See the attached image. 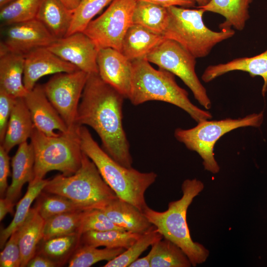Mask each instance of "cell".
Returning <instances> with one entry per match:
<instances>
[{
  "label": "cell",
  "mask_w": 267,
  "mask_h": 267,
  "mask_svg": "<svg viewBox=\"0 0 267 267\" xmlns=\"http://www.w3.org/2000/svg\"><path fill=\"white\" fill-rule=\"evenodd\" d=\"M81 234L74 233L42 240L36 254L42 255L54 262L57 267L68 262L81 245Z\"/></svg>",
  "instance_id": "26"
},
{
  "label": "cell",
  "mask_w": 267,
  "mask_h": 267,
  "mask_svg": "<svg viewBox=\"0 0 267 267\" xmlns=\"http://www.w3.org/2000/svg\"><path fill=\"white\" fill-rule=\"evenodd\" d=\"M34 208L44 220L67 212L84 210L66 197L43 191L37 197Z\"/></svg>",
  "instance_id": "35"
},
{
  "label": "cell",
  "mask_w": 267,
  "mask_h": 267,
  "mask_svg": "<svg viewBox=\"0 0 267 267\" xmlns=\"http://www.w3.org/2000/svg\"><path fill=\"white\" fill-rule=\"evenodd\" d=\"M252 0H211L206 5L197 6L205 12L209 11L222 16L225 20L219 25L221 30L233 27L242 31L249 19V8Z\"/></svg>",
  "instance_id": "24"
},
{
  "label": "cell",
  "mask_w": 267,
  "mask_h": 267,
  "mask_svg": "<svg viewBox=\"0 0 267 267\" xmlns=\"http://www.w3.org/2000/svg\"><path fill=\"white\" fill-rule=\"evenodd\" d=\"M42 0H15L1 7V25L7 27L36 18Z\"/></svg>",
  "instance_id": "33"
},
{
  "label": "cell",
  "mask_w": 267,
  "mask_h": 267,
  "mask_svg": "<svg viewBox=\"0 0 267 267\" xmlns=\"http://www.w3.org/2000/svg\"><path fill=\"white\" fill-rule=\"evenodd\" d=\"M113 0H80L74 10L71 25L66 36L76 32H83L94 17Z\"/></svg>",
  "instance_id": "36"
},
{
  "label": "cell",
  "mask_w": 267,
  "mask_h": 267,
  "mask_svg": "<svg viewBox=\"0 0 267 267\" xmlns=\"http://www.w3.org/2000/svg\"><path fill=\"white\" fill-rule=\"evenodd\" d=\"M14 0H0V7L4 6Z\"/></svg>",
  "instance_id": "47"
},
{
  "label": "cell",
  "mask_w": 267,
  "mask_h": 267,
  "mask_svg": "<svg viewBox=\"0 0 267 267\" xmlns=\"http://www.w3.org/2000/svg\"><path fill=\"white\" fill-rule=\"evenodd\" d=\"M96 62L100 78L125 99H129L132 87V61L120 51L106 47L98 49Z\"/></svg>",
  "instance_id": "14"
},
{
  "label": "cell",
  "mask_w": 267,
  "mask_h": 267,
  "mask_svg": "<svg viewBox=\"0 0 267 267\" xmlns=\"http://www.w3.org/2000/svg\"><path fill=\"white\" fill-rule=\"evenodd\" d=\"M135 0H113L107 9L87 25L83 32L98 49L111 47L121 50L123 39L133 24Z\"/></svg>",
  "instance_id": "10"
},
{
  "label": "cell",
  "mask_w": 267,
  "mask_h": 267,
  "mask_svg": "<svg viewBox=\"0 0 267 267\" xmlns=\"http://www.w3.org/2000/svg\"><path fill=\"white\" fill-rule=\"evenodd\" d=\"M28 267H55L56 264L47 257L40 254L36 255L29 261Z\"/></svg>",
  "instance_id": "42"
},
{
  "label": "cell",
  "mask_w": 267,
  "mask_h": 267,
  "mask_svg": "<svg viewBox=\"0 0 267 267\" xmlns=\"http://www.w3.org/2000/svg\"><path fill=\"white\" fill-rule=\"evenodd\" d=\"M204 187L203 183L196 178L186 179L181 185L182 197L170 202L166 211L159 212L147 206L143 212L163 237L180 248L194 267L205 262L209 252L203 245L191 239L186 213L193 199L203 190Z\"/></svg>",
  "instance_id": "4"
},
{
  "label": "cell",
  "mask_w": 267,
  "mask_h": 267,
  "mask_svg": "<svg viewBox=\"0 0 267 267\" xmlns=\"http://www.w3.org/2000/svg\"><path fill=\"white\" fill-rule=\"evenodd\" d=\"M141 234L126 230L111 229L105 231H89L81 234L82 245L96 247L123 248L128 249Z\"/></svg>",
  "instance_id": "28"
},
{
  "label": "cell",
  "mask_w": 267,
  "mask_h": 267,
  "mask_svg": "<svg viewBox=\"0 0 267 267\" xmlns=\"http://www.w3.org/2000/svg\"><path fill=\"white\" fill-rule=\"evenodd\" d=\"M129 267H151V254L150 252L145 257L138 258L132 262Z\"/></svg>",
  "instance_id": "44"
},
{
  "label": "cell",
  "mask_w": 267,
  "mask_h": 267,
  "mask_svg": "<svg viewBox=\"0 0 267 267\" xmlns=\"http://www.w3.org/2000/svg\"><path fill=\"white\" fill-rule=\"evenodd\" d=\"M264 113H252L242 118H227L220 120H206L197 123L188 129L177 128L174 136L187 149L197 153L203 160L204 169L213 174L219 173V165L214 157V146L218 140L226 133L239 128L261 127Z\"/></svg>",
  "instance_id": "8"
},
{
  "label": "cell",
  "mask_w": 267,
  "mask_h": 267,
  "mask_svg": "<svg viewBox=\"0 0 267 267\" xmlns=\"http://www.w3.org/2000/svg\"><path fill=\"white\" fill-rule=\"evenodd\" d=\"M101 210L114 224L128 231L142 234L152 225L142 212L118 197Z\"/></svg>",
  "instance_id": "18"
},
{
  "label": "cell",
  "mask_w": 267,
  "mask_h": 267,
  "mask_svg": "<svg viewBox=\"0 0 267 267\" xmlns=\"http://www.w3.org/2000/svg\"><path fill=\"white\" fill-rule=\"evenodd\" d=\"M34 162L31 144L26 141L19 145L11 161L12 181L6 192V198L15 203L19 198L24 184L33 179Z\"/></svg>",
  "instance_id": "19"
},
{
  "label": "cell",
  "mask_w": 267,
  "mask_h": 267,
  "mask_svg": "<svg viewBox=\"0 0 267 267\" xmlns=\"http://www.w3.org/2000/svg\"><path fill=\"white\" fill-rule=\"evenodd\" d=\"M234 71L247 72L252 77H261L264 81L262 94L265 96L267 91V48L255 56L236 58L224 63L209 65L203 72L201 79L203 82L209 83Z\"/></svg>",
  "instance_id": "17"
},
{
  "label": "cell",
  "mask_w": 267,
  "mask_h": 267,
  "mask_svg": "<svg viewBox=\"0 0 267 267\" xmlns=\"http://www.w3.org/2000/svg\"><path fill=\"white\" fill-rule=\"evenodd\" d=\"M123 248L100 249L91 245H81L68 261L70 267H89L101 261H109L122 253Z\"/></svg>",
  "instance_id": "34"
},
{
  "label": "cell",
  "mask_w": 267,
  "mask_h": 267,
  "mask_svg": "<svg viewBox=\"0 0 267 267\" xmlns=\"http://www.w3.org/2000/svg\"><path fill=\"white\" fill-rule=\"evenodd\" d=\"M132 63V87L128 99L133 105L160 101L181 108L197 123L212 118L209 111L203 110L191 102L187 91L177 84L174 74L154 68L146 58Z\"/></svg>",
  "instance_id": "3"
},
{
  "label": "cell",
  "mask_w": 267,
  "mask_h": 267,
  "mask_svg": "<svg viewBox=\"0 0 267 267\" xmlns=\"http://www.w3.org/2000/svg\"><path fill=\"white\" fill-rule=\"evenodd\" d=\"M43 191L66 197L84 210H101L118 197L84 152L81 166L75 173L56 176L48 180Z\"/></svg>",
  "instance_id": "6"
},
{
  "label": "cell",
  "mask_w": 267,
  "mask_h": 267,
  "mask_svg": "<svg viewBox=\"0 0 267 267\" xmlns=\"http://www.w3.org/2000/svg\"><path fill=\"white\" fill-rule=\"evenodd\" d=\"M88 75L80 70L59 73L43 86L47 98L69 129L77 126L78 107Z\"/></svg>",
  "instance_id": "11"
},
{
  "label": "cell",
  "mask_w": 267,
  "mask_h": 267,
  "mask_svg": "<svg viewBox=\"0 0 267 267\" xmlns=\"http://www.w3.org/2000/svg\"><path fill=\"white\" fill-rule=\"evenodd\" d=\"M44 222L36 209L32 208L24 222L19 227L21 267H26L29 261L36 255L38 246L43 240Z\"/></svg>",
  "instance_id": "25"
},
{
  "label": "cell",
  "mask_w": 267,
  "mask_h": 267,
  "mask_svg": "<svg viewBox=\"0 0 267 267\" xmlns=\"http://www.w3.org/2000/svg\"><path fill=\"white\" fill-rule=\"evenodd\" d=\"M78 70L75 65L60 58L47 47L37 48L24 55V85L29 91L44 76Z\"/></svg>",
  "instance_id": "16"
},
{
  "label": "cell",
  "mask_w": 267,
  "mask_h": 267,
  "mask_svg": "<svg viewBox=\"0 0 267 267\" xmlns=\"http://www.w3.org/2000/svg\"><path fill=\"white\" fill-rule=\"evenodd\" d=\"M34 126L24 97H18L13 108L3 140L1 145L9 152L30 138Z\"/></svg>",
  "instance_id": "20"
},
{
  "label": "cell",
  "mask_w": 267,
  "mask_h": 267,
  "mask_svg": "<svg viewBox=\"0 0 267 267\" xmlns=\"http://www.w3.org/2000/svg\"><path fill=\"white\" fill-rule=\"evenodd\" d=\"M24 55L6 51L0 53V89L16 98L28 91L23 83Z\"/></svg>",
  "instance_id": "21"
},
{
  "label": "cell",
  "mask_w": 267,
  "mask_h": 267,
  "mask_svg": "<svg viewBox=\"0 0 267 267\" xmlns=\"http://www.w3.org/2000/svg\"><path fill=\"white\" fill-rule=\"evenodd\" d=\"M56 39L36 18L7 26L0 53L9 51L25 55L39 47L51 45Z\"/></svg>",
  "instance_id": "12"
},
{
  "label": "cell",
  "mask_w": 267,
  "mask_h": 267,
  "mask_svg": "<svg viewBox=\"0 0 267 267\" xmlns=\"http://www.w3.org/2000/svg\"><path fill=\"white\" fill-rule=\"evenodd\" d=\"M7 152L0 145V194L1 197L5 195L8 187L7 178L10 174V158Z\"/></svg>",
  "instance_id": "40"
},
{
  "label": "cell",
  "mask_w": 267,
  "mask_h": 267,
  "mask_svg": "<svg viewBox=\"0 0 267 267\" xmlns=\"http://www.w3.org/2000/svg\"><path fill=\"white\" fill-rule=\"evenodd\" d=\"M85 211L67 212L44 220L43 240L59 236L79 233Z\"/></svg>",
  "instance_id": "31"
},
{
  "label": "cell",
  "mask_w": 267,
  "mask_h": 267,
  "mask_svg": "<svg viewBox=\"0 0 267 267\" xmlns=\"http://www.w3.org/2000/svg\"><path fill=\"white\" fill-rule=\"evenodd\" d=\"M167 9L169 21L163 37L176 41L196 58L207 56L216 44L235 34L232 29L217 32L208 28L201 8L172 6Z\"/></svg>",
  "instance_id": "7"
},
{
  "label": "cell",
  "mask_w": 267,
  "mask_h": 267,
  "mask_svg": "<svg viewBox=\"0 0 267 267\" xmlns=\"http://www.w3.org/2000/svg\"><path fill=\"white\" fill-rule=\"evenodd\" d=\"M136 1H143L151 3L157 4L165 7L172 6H177L185 8L194 7L196 2L193 0H135Z\"/></svg>",
  "instance_id": "41"
},
{
  "label": "cell",
  "mask_w": 267,
  "mask_h": 267,
  "mask_svg": "<svg viewBox=\"0 0 267 267\" xmlns=\"http://www.w3.org/2000/svg\"><path fill=\"white\" fill-rule=\"evenodd\" d=\"M19 228L14 231L6 242L0 254V267H19L21 256L19 245Z\"/></svg>",
  "instance_id": "38"
},
{
  "label": "cell",
  "mask_w": 267,
  "mask_h": 267,
  "mask_svg": "<svg viewBox=\"0 0 267 267\" xmlns=\"http://www.w3.org/2000/svg\"><path fill=\"white\" fill-rule=\"evenodd\" d=\"M66 7L72 10H75L78 6L80 0H59Z\"/></svg>",
  "instance_id": "45"
},
{
  "label": "cell",
  "mask_w": 267,
  "mask_h": 267,
  "mask_svg": "<svg viewBox=\"0 0 267 267\" xmlns=\"http://www.w3.org/2000/svg\"><path fill=\"white\" fill-rule=\"evenodd\" d=\"M47 48L80 70L88 74L98 73L96 59L98 49L83 32L57 39Z\"/></svg>",
  "instance_id": "13"
},
{
  "label": "cell",
  "mask_w": 267,
  "mask_h": 267,
  "mask_svg": "<svg viewBox=\"0 0 267 267\" xmlns=\"http://www.w3.org/2000/svg\"><path fill=\"white\" fill-rule=\"evenodd\" d=\"M164 39L162 35L133 24L123 39L120 52L131 61L144 58Z\"/></svg>",
  "instance_id": "23"
},
{
  "label": "cell",
  "mask_w": 267,
  "mask_h": 267,
  "mask_svg": "<svg viewBox=\"0 0 267 267\" xmlns=\"http://www.w3.org/2000/svg\"><path fill=\"white\" fill-rule=\"evenodd\" d=\"M47 181L48 179H43L29 183L26 193L17 204L13 220L6 228L1 230L0 249L3 248L11 234L24 222L30 212L32 203L43 191Z\"/></svg>",
  "instance_id": "30"
},
{
  "label": "cell",
  "mask_w": 267,
  "mask_h": 267,
  "mask_svg": "<svg viewBox=\"0 0 267 267\" xmlns=\"http://www.w3.org/2000/svg\"><path fill=\"white\" fill-rule=\"evenodd\" d=\"M15 203L9 200L7 198L1 197L0 199V220H3L8 214L13 213V207Z\"/></svg>",
  "instance_id": "43"
},
{
  "label": "cell",
  "mask_w": 267,
  "mask_h": 267,
  "mask_svg": "<svg viewBox=\"0 0 267 267\" xmlns=\"http://www.w3.org/2000/svg\"><path fill=\"white\" fill-rule=\"evenodd\" d=\"M125 97L98 73L89 74L79 103L76 125L92 128L103 150L120 165L132 168L133 159L123 125Z\"/></svg>",
  "instance_id": "1"
},
{
  "label": "cell",
  "mask_w": 267,
  "mask_h": 267,
  "mask_svg": "<svg viewBox=\"0 0 267 267\" xmlns=\"http://www.w3.org/2000/svg\"><path fill=\"white\" fill-rule=\"evenodd\" d=\"M17 98L0 89V142L2 143Z\"/></svg>",
  "instance_id": "39"
},
{
  "label": "cell",
  "mask_w": 267,
  "mask_h": 267,
  "mask_svg": "<svg viewBox=\"0 0 267 267\" xmlns=\"http://www.w3.org/2000/svg\"><path fill=\"white\" fill-rule=\"evenodd\" d=\"M198 5V6H202L206 5L211 0H193Z\"/></svg>",
  "instance_id": "46"
},
{
  "label": "cell",
  "mask_w": 267,
  "mask_h": 267,
  "mask_svg": "<svg viewBox=\"0 0 267 267\" xmlns=\"http://www.w3.org/2000/svg\"><path fill=\"white\" fill-rule=\"evenodd\" d=\"M34 128L48 136L69 131L67 125L47 98L43 86L36 84L24 97Z\"/></svg>",
  "instance_id": "15"
},
{
  "label": "cell",
  "mask_w": 267,
  "mask_h": 267,
  "mask_svg": "<svg viewBox=\"0 0 267 267\" xmlns=\"http://www.w3.org/2000/svg\"><path fill=\"white\" fill-rule=\"evenodd\" d=\"M79 127L65 133L59 132L55 136L47 135L34 128L30 137L35 158L34 178L31 182L44 179L51 171H58L64 175L70 176L79 170L83 153Z\"/></svg>",
  "instance_id": "5"
},
{
  "label": "cell",
  "mask_w": 267,
  "mask_h": 267,
  "mask_svg": "<svg viewBox=\"0 0 267 267\" xmlns=\"http://www.w3.org/2000/svg\"><path fill=\"white\" fill-rule=\"evenodd\" d=\"M78 132L83 152L95 164L104 181L119 198L143 213L148 206L145 192L155 181L157 175L120 165L99 146L85 126H79Z\"/></svg>",
  "instance_id": "2"
},
{
  "label": "cell",
  "mask_w": 267,
  "mask_h": 267,
  "mask_svg": "<svg viewBox=\"0 0 267 267\" xmlns=\"http://www.w3.org/2000/svg\"><path fill=\"white\" fill-rule=\"evenodd\" d=\"M169 21L167 8L143 1H136L133 16V24L162 35Z\"/></svg>",
  "instance_id": "27"
},
{
  "label": "cell",
  "mask_w": 267,
  "mask_h": 267,
  "mask_svg": "<svg viewBox=\"0 0 267 267\" xmlns=\"http://www.w3.org/2000/svg\"><path fill=\"white\" fill-rule=\"evenodd\" d=\"M163 236L153 225L122 253L108 261L103 267H127L138 258L150 246L163 239Z\"/></svg>",
  "instance_id": "32"
},
{
  "label": "cell",
  "mask_w": 267,
  "mask_h": 267,
  "mask_svg": "<svg viewBox=\"0 0 267 267\" xmlns=\"http://www.w3.org/2000/svg\"><path fill=\"white\" fill-rule=\"evenodd\" d=\"M111 229L125 230L114 224L100 209L85 210L79 230L80 234L89 231Z\"/></svg>",
  "instance_id": "37"
},
{
  "label": "cell",
  "mask_w": 267,
  "mask_h": 267,
  "mask_svg": "<svg viewBox=\"0 0 267 267\" xmlns=\"http://www.w3.org/2000/svg\"><path fill=\"white\" fill-rule=\"evenodd\" d=\"M146 59L160 69L179 78L190 89L195 99L206 110L212 106L206 89L195 72L196 58L175 41L164 39L148 54Z\"/></svg>",
  "instance_id": "9"
},
{
  "label": "cell",
  "mask_w": 267,
  "mask_h": 267,
  "mask_svg": "<svg viewBox=\"0 0 267 267\" xmlns=\"http://www.w3.org/2000/svg\"><path fill=\"white\" fill-rule=\"evenodd\" d=\"M151 267H190L192 264L178 245L165 238L151 245Z\"/></svg>",
  "instance_id": "29"
},
{
  "label": "cell",
  "mask_w": 267,
  "mask_h": 267,
  "mask_svg": "<svg viewBox=\"0 0 267 267\" xmlns=\"http://www.w3.org/2000/svg\"><path fill=\"white\" fill-rule=\"evenodd\" d=\"M74 10L59 0H42L36 18L57 39L66 36L73 20Z\"/></svg>",
  "instance_id": "22"
}]
</instances>
